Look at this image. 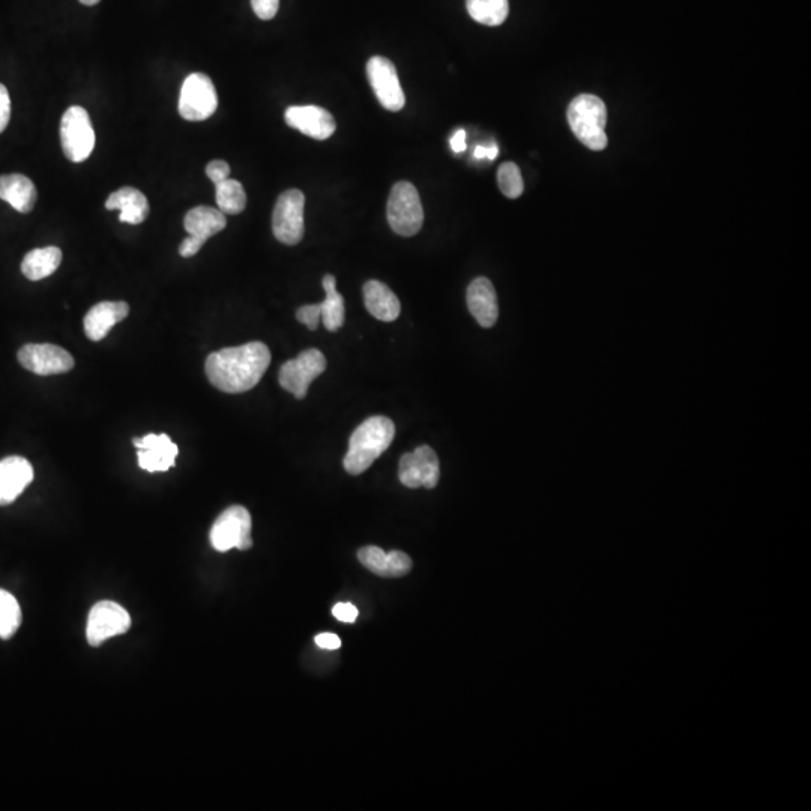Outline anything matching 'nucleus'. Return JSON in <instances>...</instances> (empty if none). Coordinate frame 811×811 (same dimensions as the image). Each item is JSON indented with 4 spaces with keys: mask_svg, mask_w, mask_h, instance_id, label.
<instances>
[{
    "mask_svg": "<svg viewBox=\"0 0 811 811\" xmlns=\"http://www.w3.org/2000/svg\"><path fill=\"white\" fill-rule=\"evenodd\" d=\"M487 155V148L486 146H477L475 148V158H486Z\"/></svg>",
    "mask_w": 811,
    "mask_h": 811,
    "instance_id": "4c0bfd02",
    "label": "nucleus"
},
{
    "mask_svg": "<svg viewBox=\"0 0 811 811\" xmlns=\"http://www.w3.org/2000/svg\"><path fill=\"white\" fill-rule=\"evenodd\" d=\"M305 196L302 191L287 190L278 197L272 214V232L278 241L286 245H296L302 241L304 224Z\"/></svg>",
    "mask_w": 811,
    "mask_h": 811,
    "instance_id": "6e6552de",
    "label": "nucleus"
},
{
    "mask_svg": "<svg viewBox=\"0 0 811 811\" xmlns=\"http://www.w3.org/2000/svg\"><path fill=\"white\" fill-rule=\"evenodd\" d=\"M34 481V468L25 457L0 460V507L13 504Z\"/></svg>",
    "mask_w": 811,
    "mask_h": 811,
    "instance_id": "f3484780",
    "label": "nucleus"
},
{
    "mask_svg": "<svg viewBox=\"0 0 811 811\" xmlns=\"http://www.w3.org/2000/svg\"><path fill=\"white\" fill-rule=\"evenodd\" d=\"M332 615H334L338 621L352 624V622H355L356 618H358V609L350 603H338L335 604L334 609H332Z\"/></svg>",
    "mask_w": 811,
    "mask_h": 811,
    "instance_id": "72a5a7b5",
    "label": "nucleus"
},
{
    "mask_svg": "<svg viewBox=\"0 0 811 811\" xmlns=\"http://www.w3.org/2000/svg\"><path fill=\"white\" fill-rule=\"evenodd\" d=\"M568 122L577 139L592 151H603L607 146V109L601 98L583 94L574 98L568 107Z\"/></svg>",
    "mask_w": 811,
    "mask_h": 811,
    "instance_id": "7ed1b4c3",
    "label": "nucleus"
},
{
    "mask_svg": "<svg viewBox=\"0 0 811 811\" xmlns=\"http://www.w3.org/2000/svg\"><path fill=\"white\" fill-rule=\"evenodd\" d=\"M61 263V248H35V250L29 251L23 259L22 272L28 280L40 281L55 274Z\"/></svg>",
    "mask_w": 811,
    "mask_h": 811,
    "instance_id": "b1692460",
    "label": "nucleus"
},
{
    "mask_svg": "<svg viewBox=\"0 0 811 811\" xmlns=\"http://www.w3.org/2000/svg\"><path fill=\"white\" fill-rule=\"evenodd\" d=\"M326 370V358L320 350L308 349L281 365L278 380L281 388L292 392L302 400L307 395L311 382Z\"/></svg>",
    "mask_w": 811,
    "mask_h": 811,
    "instance_id": "9d476101",
    "label": "nucleus"
},
{
    "mask_svg": "<svg viewBox=\"0 0 811 811\" xmlns=\"http://www.w3.org/2000/svg\"><path fill=\"white\" fill-rule=\"evenodd\" d=\"M284 121L290 128L301 131L314 140H326L335 133L334 116L319 106H293L284 113Z\"/></svg>",
    "mask_w": 811,
    "mask_h": 811,
    "instance_id": "dca6fc26",
    "label": "nucleus"
},
{
    "mask_svg": "<svg viewBox=\"0 0 811 811\" xmlns=\"http://www.w3.org/2000/svg\"><path fill=\"white\" fill-rule=\"evenodd\" d=\"M130 314V305L124 301H104L94 305L83 320L86 335L89 340L101 341L109 335L110 329L116 323L127 319Z\"/></svg>",
    "mask_w": 811,
    "mask_h": 811,
    "instance_id": "aec40b11",
    "label": "nucleus"
},
{
    "mask_svg": "<svg viewBox=\"0 0 811 811\" xmlns=\"http://www.w3.org/2000/svg\"><path fill=\"white\" fill-rule=\"evenodd\" d=\"M468 307L483 328H492L498 322V295L489 278L478 277L469 284Z\"/></svg>",
    "mask_w": 811,
    "mask_h": 811,
    "instance_id": "6ab92c4d",
    "label": "nucleus"
},
{
    "mask_svg": "<svg viewBox=\"0 0 811 811\" xmlns=\"http://www.w3.org/2000/svg\"><path fill=\"white\" fill-rule=\"evenodd\" d=\"M131 627L130 613L115 601H100L92 607L86 625V639L91 646H101Z\"/></svg>",
    "mask_w": 811,
    "mask_h": 811,
    "instance_id": "9b49d317",
    "label": "nucleus"
},
{
    "mask_svg": "<svg viewBox=\"0 0 811 811\" xmlns=\"http://www.w3.org/2000/svg\"><path fill=\"white\" fill-rule=\"evenodd\" d=\"M395 426L389 418L371 417L350 436L349 450L343 465L347 474L359 475L367 471L394 441Z\"/></svg>",
    "mask_w": 811,
    "mask_h": 811,
    "instance_id": "f03ea898",
    "label": "nucleus"
},
{
    "mask_svg": "<svg viewBox=\"0 0 811 811\" xmlns=\"http://www.w3.org/2000/svg\"><path fill=\"white\" fill-rule=\"evenodd\" d=\"M218 107L217 91L206 74L194 73L185 79L179 97V115L190 122L206 121Z\"/></svg>",
    "mask_w": 811,
    "mask_h": 811,
    "instance_id": "0eeeda50",
    "label": "nucleus"
},
{
    "mask_svg": "<svg viewBox=\"0 0 811 811\" xmlns=\"http://www.w3.org/2000/svg\"><path fill=\"white\" fill-rule=\"evenodd\" d=\"M364 302L368 313L382 322H394L400 316L401 305L386 284L370 280L364 284Z\"/></svg>",
    "mask_w": 811,
    "mask_h": 811,
    "instance_id": "5701e85b",
    "label": "nucleus"
},
{
    "mask_svg": "<svg viewBox=\"0 0 811 811\" xmlns=\"http://www.w3.org/2000/svg\"><path fill=\"white\" fill-rule=\"evenodd\" d=\"M498 184L502 194L507 196L508 199H517V197L522 196L523 190H525L522 173H520L517 164L514 163H504L499 167Z\"/></svg>",
    "mask_w": 811,
    "mask_h": 811,
    "instance_id": "c85d7f7f",
    "label": "nucleus"
},
{
    "mask_svg": "<svg viewBox=\"0 0 811 811\" xmlns=\"http://www.w3.org/2000/svg\"><path fill=\"white\" fill-rule=\"evenodd\" d=\"M451 148H453L454 152L460 154V152L465 151L466 149V131L459 130L453 137H451Z\"/></svg>",
    "mask_w": 811,
    "mask_h": 811,
    "instance_id": "c9c22d12",
    "label": "nucleus"
},
{
    "mask_svg": "<svg viewBox=\"0 0 811 811\" xmlns=\"http://www.w3.org/2000/svg\"><path fill=\"white\" fill-rule=\"evenodd\" d=\"M251 7L260 20H272L277 16L280 0H251Z\"/></svg>",
    "mask_w": 811,
    "mask_h": 811,
    "instance_id": "7c9ffc66",
    "label": "nucleus"
},
{
    "mask_svg": "<svg viewBox=\"0 0 811 811\" xmlns=\"http://www.w3.org/2000/svg\"><path fill=\"white\" fill-rule=\"evenodd\" d=\"M358 559L368 571L379 577L397 579L411 573L412 559L406 553L394 550L385 553L379 547H362L358 552Z\"/></svg>",
    "mask_w": 811,
    "mask_h": 811,
    "instance_id": "a211bd4d",
    "label": "nucleus"
},
{
    "mask_svg": "<svg viewBox=\"0 0 811 811\" xmlns=\"http://www.w3.org/2000/svg\"><path fill=\"white\" fill-rule=\"evenodd\" d=\"M226 226V214L220 209L211 206H197L191 209L184 218V227L190 236L179 245V254L185 259L196 256L205 242L226 229Z\"/></svg>",
    "mask_w": 811,
    "mask_h": 811,
    "instance_id": "1a4fd4ad",
    "label": "nucleus"
},
{
    "mask_svg": "<svg viewBox=\"0 0 811 811\" xmlns=\"http://www.w3.org/2000/svg\"><path fill=\"white\" fill-rule=\"evenodd\" d=\"M17 358L26 370L38 376L64 374L74 368L73 355L56 344H25Z\"/></svg>",
    "mask_w": 811,
    "mask_h": 811,
    "instance_id": "4468645a",
    "label": "nucleus"
},
{
    "mask_svg": "<svg viewBox=\"0 0 811 811\" xmlns=\"http://www.w3.org/2000/svg\"><path fill=\"white\" fill-rule=\"evenodd\" d=\"M316 643L317 646H320L322 649H328V651H335V649L341 646L340 637L332 633L319 634V636H316Z\"/></svg>",
    "mask_w": 811,
    "mask_h": 811,
    "instance_id": "f704fd0d",
    "label": "nucleus"
},
{
    "mask_svg": "<svg viewBox=\"0 0 811 811\" xmlns=\"http://www.w3.org/2000/svg\"><path fill=\"white\" fill-rule=\"evenodd\" d=\"M79 2L86 7H94V5L100 4L101 0H79Z\"/></svg>",
    "mask_w": 811,
    "mask_h": 811,
    "instance_id": "58836bf2",
    "label": "nucleus"
},
{
    "mask_svg": "<svg viewBox=\"0 0 811 811\" xmlns=\"http://www.w3.org/2000/svg\"><path fill=\"white\" fill-rule=\"evenodd\" d=\"M61 143L65 157L73 163H83L91 157L95 148V131L83 107H70L62 116Z\"/></svg>",
    "mask_w": 811,
    "mask_h": 811,
    "instance_id": "423d86ee",
    "label": "nucleus"
},
{
    "mask_svg": "<svg viewBox=\"0 0 811 811\" xmlns=\"http://www.w3.org/2000/svg\"><path fill=\"white\" fill-rule=\"evenodd\" d=\"M0 199L10 203L20 214H29L38 199L37 187L28 176L13 173L0 176Z\"/></svg>",
    "mask_w": 811,
    "mask_h": 811,
    "instance_id": "4be33fe9",
    "label": "nucleus"
},
{
    "mask_svg": "<svg viewBox=\"0 0 811 811\" xmlns=\"http://www.w3.org/2000/svg\"><path fill=\"white\" fill-rule=\"evenodd\" d=\"M106 208L109 211H121L119 220L128 224H142L151 211L145 194L133 187H122L110 194Z\"/></svg>",
    "mask_w": 811,
    "mask_h": 811,
    "instance_id": "412c9836",
    "label": "nucleus"
},
{
    "mask_svg": "<svg viewBox=\"0 0 811 811\" xmlns=\"http://www.w3.org/2000/svg\"><path fill=\"white\" fill-rule=\"evenodd\" d=\"M215 200L218 209L226 215H238L247 206V194L241 182L235 179H226L215 185Z\"/></svg>",
    "mask_w": 811,
    "mask_h": 811,
    "instance_id": "bb28decb",
    "label": "nucleus"
},
{
    "mask_svg": "<svg viewBox=\"0 0 811 811\" xmlns=\"http://www.w3.org/2000/svg\"><path fill=\"white\" fill-rule=\"evenodd\" d=\"M498 154H499L498 146H496L495 143H493V145H490L489 148H487L486 158H489V160H495V158L498 157Z\"/></svg>",
    "mask_w": 811,
    "mask_h": 811,
    "instance_id": "e433bc0d",
    "label": "nucleus"
},
{
    "mask_svg": "<svg viewBox=\"0 0 811 811\" xmlns=\"http://www.w3.org/2000/svg\"><path fill=\"white\" fill-rule=\"evenodd\" d=\"M322 284L326 293L325 301L320 302L323 325L328 331L335 332L344 323V311H346L344 310V298L341 293L337 292V280L334 275H325Z\"/></svg>",
    "mask_w": 811,
    "mask_h": 811,
    "instance_id": "393cba45",
    "label": "nucleus"
},
{
    "mask_svg": "<svg viewBox=\"0 0 811 811\" xmlns=\"http://www.w3.org/2000/svg\"><path fill=\"white\" fill-rule=\"evenodd\" d=\"M367 76L380 106L389 112H400L406 98L394 64L382 56H374L367 62Z\"/></svg>",
    "mask_w": 811,
    "mask_h": 811,
    "instance_id": "ddd939ff",
    "label": "nucleus"
},
{
    "mask_svg": "<svg viewBox=\"0 0 811 811\" xmlns=\"http://www.w3.org/2000/svg\"><path fill=\"white\" fill-rule=\"evenodd\" d=\"M22 625V607L13 594L0 589V639L8 640Z\"/></svg>",
    "mask_w": 811,
    "mask_h": 811,
    "instance_id": "cd10ccee",
    "label": "nucleus"
},
{
    "mask_svg": "<svg viewBox=\"0 0 811 811\" xmlns=\"http://www.w3.org/2000/svg\"><path fill=\"white\" fill-rule=\"evenodd\" d=\"M469 14L475 22L486 26H499L507 20L508 0H468Z\"/></svg>",
    "mask_w": 811,
    "mask_h": 811,
    "instance_id": "a878e982",
    "label": "nucleus"
},
{
    "mask_svg": "<svg viewBox=\"0 0 811 811\" xmlns=\"http://www.w3.org/2000/svg\"><path fill=\"white\" fill-rule=\"evenodd\" d=\"M134 447L139 450L137 459L143 471L166 472L175 466L178 457V447L167 435H146L145 438H136Z\"/></svg>",
    "mask_w": 811,
    "mask_h": 811,
    "instance_id": "2eb2a0df",
    "label": "nucleus"
},
{
    "mask_svg": "<svg viewBox=\"0 0 811 811\" xmlns=\"http://www.w3.org/2000/svg\"><path fill=\"white\" fill-rule=\"evenodd\" d=\"M296 319L304 323L310 331H316L320 319H322V305H304V307L298 308Z\"/></svg>",
    "mask_w": 811,
    "mask_h": 811,
    "instance_id": "c756f323",
    "label": "nucleus"
},
{
    "mask_svg": "<svg viewBox=\"0 0 811 811\" xmlns=\"http://www.w3.org/2000/svg\"><path fill=\"white\" fill-rule=\"evenodd\" d=\"M398 478L409 489H435L441 478V468L435 450L429 445L418 447L414 453H406L398 466Z\"/></svg>",
    "mask_w": 811,
    "mask_h": 811,
    "instance_id": "f8f14e48",
    "label": "nucleus"
},
{
    "mask_svg": "<svg viewBox=\"0 0 811 811\" xmlns=\"http://www.w3.org/2000/svg\"><path fill=\"white\" fill-rule=\"evenodd\" d=\"M11 119V98L10 92L0 83V133L7 130Z\"/></svg>",
    "mask_w": 811,
    "mask_h": 811,
    "instance_id": "473e14b6",
    "label": "nucleus"
},
{
    "mask_svg": "<svg viewBox=\"0 0 811 811\" xmlns=\"http://www.w3.org/2000/svg\"><path fill=\"white\" fill-rule=\"evenodd\" d=\"M206 175H208V178L211 179L215 185L220 184V182L229 179L230 166L223 160L211 161V163L206 166Z\"/></svg>",
    "mask_w": 811,
    "mask_h": 811,
    "instance_id": "2f4dec72",
    "label": "nucleus"
},
{
    "mask_svg": "<svg viewBox=\"0 0 811 811\" xmlns=\"http://www.w3.org/2000/svg\"><path fill=\"white\" fill-rule=\"evenodd\" d=\"M271 364V352L260 341L226 347L211 353L205 371L212 386L227 394L250 391L262 380Z\"/></svg>",
    "mask_w": 811,
    "mask_h": 811,
    "instance_id": "f257e3e1",
    "label": "nucleus"
},
{
    "mask_svg": "<svg viewBox=\"0 0 811 811\" xmlns=\"http://www.w3.org/2000/svg\"><path fill=\"white\" fill-rule=\"evenodd\" d=\"M251 528H253V522H251L247 508L233 505L223 511L215 520L211 534H209L212 547L221 553L229 552L232 549H251L253 547Z\"/></svg>",
    "mask_w": 811,
    "mask_h": 811,
    "instance_id": "39448f33",
    "label": "nucleus"
},
{
    "mask_svg": "<svg viewBox=\"0 0 811 811\" xmlns=\"http://www.w3.org/2000/svg\"><path fill=\"white\" fill-rule=\"evenodd\" d=\"M388 223L397 235L411 238L420 232L424 223L420 194L411 182H398L389 194Z\"/></svg>",
    "mask_w": 811,
    "mask_h": 811,
    "instance_id": "20e7f679",
    "label": "nucleus"
}]
</instances>
